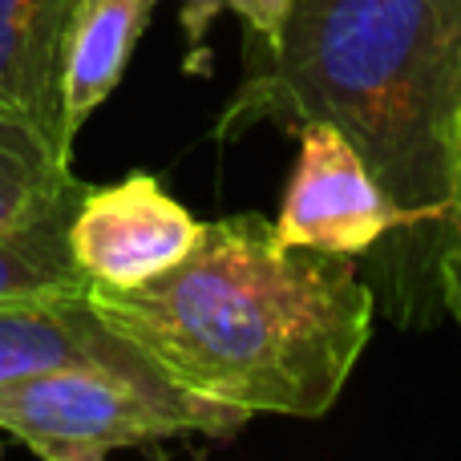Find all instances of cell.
Listing matches in <instances>:
<instances>
[{
  "instance_id": "obj_1",
  "label": "cell",
  "mask_w": 461,
  "mask_h": 461,
  "mask_svg": "<svg viewBox=\"0 0 461 461\" xmlns=\"http://www.w3.org/2000/svg\"><path fill=\"white\" fill-rule=\"evenodd\" d=\"M89 303L191 397L303 421L340 401L376 312L352 255L284 247L255 211L207 223L150 284H89Z\"/></svg>"
},
{
  "instance_id": "obj_2",
  "label": "cell",
  "mask_w": 461,
  "mask_h": 461,
  "mask_svg": "<svg viewBox=\"0 0 461 461\" xmlns=\"http://www.w3.org/2000/svg\"><path fill=\"white\" fill-rule=\"evenodd\" d=\"M461 110V0H292L267 65L239 86L219 138L328 122L393 203L446 230Z\"/></svg>"
},
{
  "instance_id": "obj_3",
  "label": "cell",
  "mask_w": 461,
  "mask_h": 461,
  "mask_svg": "<svg viewBox=\"0 0 461 461\" xmlns=\"http://www.w3.org/2000/svg\"><path fill=\"white\" fill-rule=\"evenodd\" d=\"M247 421L170 384L134 348L45 368L0 389V433L45 461H97L170 438H230Z\"/></svg>"
},
{
  "instance_id": "obj_4",
  "label": "cell",
  "mask_w": 461,
  "mask_h": 461,
  "mask_svg": "<svg viewBox=\"0 0 461 461\" xmlns=\"http://www.w3.org/2000/svg\"><path fill=\"white\" fill-rule=\"evenodd\" d=\"M292 178L271 230L284 247H312L328 255H360L389 230H425V223L389 199L360 150L328 122L295 126Z\"/></svg>"
},
{
  "instance_id": "obj_5",
  "label": "cell",
  "mask_w": 461,
  "mask_h": 461,
  "mask_svg": "<svg viewBox=\"0 0 461 461\" xmlns=\"http://www.w3.org/2000/svg\"><path fill=\"white\" fill-rule=\"evenodd\" d=\"M203 227L154 175L86 186L69 219V251L89 284L138 287L191 255Z\"/></svg>"
},
{
  "instance_id": "obj_6",
  "label": "cell",
  "mask_w": 461,
  "mask_h": 461,
  "mask_svg": "<svg viewBox=\"0 0 461 461\" xmlns=\"http://www.w3.org/2000/svg\"><path fill=\"white\" fill-rule=\"evenodd\" d=\"M73 13L77 0H0V113L32 122L61 146Z\"/></svg>"
},
{
  "instance_id": "obj_7",
  "label": "cell",
  "mask_w": 461,
  "mask_h": 461,
  "mask_svg": "<svg viewBox=\"0 0 461 461\" xmlns=\"http://www.w3.org/2000/svg\"><path fill=\"white\" fill-rule=\"evenodd\" d=\"M154 0H77L65 53V97H61V138L73 150L89 118L105 97L122 86Z\"/></svg>"
},
{
  "instance_id": "obj_8",
  "label": "cell",
  "mask_w": 461,
  "mask_h": 461,
  "mask_svg": "<svg viewBox=\"0 0 461 461\" xmlns=\"http://www.w3.org/2000/svg\"><path fill=\"white\" fill-rule=\"evenodd\" d=\"M130 344L89 303V292L61 300L0 303V389L73 360L122 357Z\"/></svg>"
},
{
  "instance_id": "obj_9",
  "label": "cell",
  "mask_w": 461,
  "mask_h": 461,
  "mask_svg": "<svg viewBox=\"0 0 461 461\" xmlns=\"http://www.w3.org/2000/svg\"><path fill=\"white\" fill-rule=\"evenodd\" d=\"M81 194L61 199L29 223L0 227V303L61 300L89 292V279L81 276L69 251V219Z\"/></svg>"
},
{
  "instance_id": "obj_10",
  "label": "cell",
  "mask_w": 461,
  "mask_h": 461,
  "mask_svg": "<svg viewBox=\"0 0 461 461\" xmlns=\"http://www.w3.org/2000/svg\"><path fill=\"white\" fill-rule=\"evenodd\" d=\"M86 191L69 170V150L32 122L0 113V227L37 219L41 211Z\"/></svg>"
},
{
  "instance_id": "obj_11",
  "label": "cell",
  "mask_w": 461,
  "mask_h": 461,
  "mask_svg": "<svg viewBox=\"0 0 461 461\" xmlns=\"http://www.w3.org/2000/svg\"><path fill=\"white\" fill-rule=\"evenodd\" d=\"M287 8L292 0H183V32L186 45H191L194 61H199L203 45H207V32L215 24L219 13H235L239 21L251 29L255 41H263V49H271L284 32Z\"/></svg>"
},
{
  "instance_id": "obj_12",
  "label": "cell",
  "mask_w": 461,
  "mask_h": 461,
  "mask_svg": "<svg viewBox=\"0 0 461 461\" xmlns=\"http://www.w3.org/2000/svg\"><path fill=\"white\" fill-rule=\"evenodd\" d=\"M441 235L446 239L438 247V284H441V300H446L449 316L461 328V110L454 126V211H449V223Z\"/></svg>"
},
{
  "instance_id": "obj_13",
  "label": "cell",
  "mask_w": 461,
  "mask_h": 461,
  "mask_svg": "<svg viewBox=\"0 0 461 461\" xmlns=\"http://www.w3.org/2000/svg\"><path fill=\"white\" fill-rule=\"evenodd\" d=\"M0 454H5V446H0Z\"/></svg>"
}]
</instances>
